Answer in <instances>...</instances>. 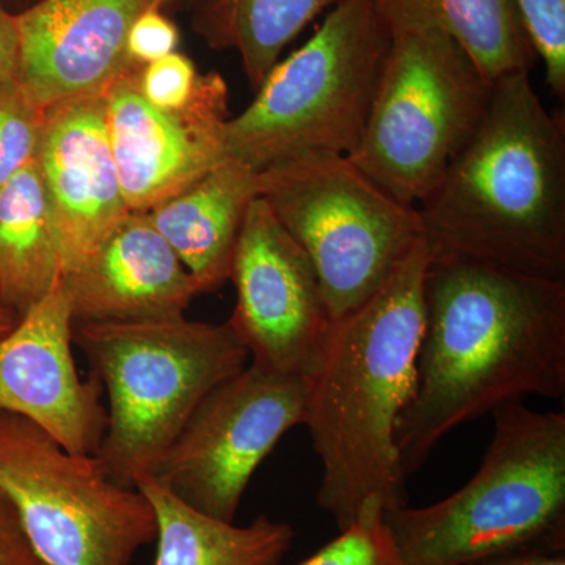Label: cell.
<instances>
[{
  "instance_id": "6da1fadb",
  "label": "cell",
  "mask_w": 565,
  "mask_h": 565,
  "mask_svg": "<svg viewBox=\"0 0 565 565\" xmlns=\"http://www.w3.org/2000/svg\"><path fill=\"white\" fill-rule=\"evenodd\" d=\"M565 394V280L430 256L415 386L396 424L405 478L494 408Z\"/></svg>"
},
{
  "instance_id": "7a4b0ae2",
  "label": "cell",
  "mask_w": 565,
  "mask_h": 565,
  "mask_svg": "<svg viewBox=\"0 0 565 565\" xmlns=\"http://www.w3.org/2000/svg\"><path fill=\"white\" fill-rule=\"evenodd\" d=\"M429 263L423 237L374 296L333 321L308 381L303 424L321 460L318 505L340 531L371 498L385 511L407 504L394 437L414 393Z\"/></svg>"
},
{
  "instance_id": "3957f363",
  "label": "cell",
  "mask_w": 565,
  "mask_h": 565,
  "mask_svg": "<svg viewBox=\"0 0 565 565\" xmlns=\"http://www.w3.org/2000/svg\"><path fill=\"white\" fill-rule=\"evenodd\" d=\"M416 210L433 258L565 280V121L527 71L494 82L478 129Z\"/></svg>"
},
{
  "instance_id": "277c9868",
  "label": "cell",
  "mask_w": 565,
  "mask_h": 565,
  "mask_svg": "<svg viewBox=\"0 0 565 565\" xmlns=\"http://www.w3.org/2000/svg\"><path fill=\"white\" fill-rule=\"evenodd\" d=\"M473 478L445 500L384 512L401 565H471L565 546V414L522 401L494 408Z\"/></svg>"
},
{
  "instance_id": "5b68a950",
  "label": "cell",
  "mask_w": 565,
  "mask_h": 565,
  "mask_svg": "<svg viewBox=\"0 0 565 565\" xmlns=\"http://www.w3.org/2000/svg\"><path fill=\"white\" fill-rule=\"evenodd\" d=\"M73 343L109 397L96 457L118 484L151 476L204 397L247 366L230 321L74 323Z\"/></svg>"
},
{
  "instance_id": "8992f818",
  "label": "cell",
  "mask_w": 565,
  "mask_h": 565,
  "mask_svg": "<svg viewBox=\"0 0 565 565\" xmlns=\"http://www.w3.org/2000/svg\"><path fill=\"white\" fill-rule=\"evenodd\" d=\"M392 31L374 0H341L230 118L226 158L259 173L305 156H351L362 140Z\"/></svg>"
},
{
  "instance_id": "52a82bcc",
  "label": "cell",
  "mask_w": 565,
  "mask_h": 565,
  "mask_svg": "<svg viewBox=\"0 0 565 565\" xmlns=\"http://www.w3.org/2000/svg\"><path fill=\"white\" fill-rule=\"evenodd\" d=\"M388 28L373 107L348 158L397 202L416 207L478 129L493 84L445 32Z\"/></svg>"
},
{
  "instance_id": "ba28073f",
  "label": "cell",
  "mask_w": 565,
  "mask_h": 565,
  "mask_svg": "<svg viewBox=\"0 0 565 565\" xmlns=\"http://www.w3.org/2000/svg\"><path fill=\"white\" fill-rule=\"evenodd\" d=\"M256 180L258 196L313 264L332 321L374 296L423 239L418 210L393 199L348 156H305Z\"/></svg>"
},
{
  "instance_id": "9c48e42d",
  "label": "cell",
  "mask_w": 565,
  "mask_h": 565,
  "mask_svg": "<svg viewBox=\"0 0 565 565\" xmlns=\"http://www.w3.org/2000/svg\"><path fill=\"white\" fill-rule=\"evenodd\" d=\"M0 490L46 565H131L158 537V516L139 487L118 484L96 455H73L7 412H0Z\"/></svg>"
},
{
  "instance_id": "30bf717a",
  "label": "cell",
  "mask_w": 565,
  "mask_h": 565,
  "mask_svg": "<svg viewBox=\"0 0 565 565\" xmlns=\"http://www.w3.org/2000/svg\"><path fill=\"white\" fill-rule=\"evenodd\" d=\"M307 397L305 379L247 364L204 397L151 478L195 511L234 523L259 465L303 424Z\"/></svg>"
},
{
  "instance_id": "8fae6325",
  "label": "cell",
  "mask_w": 565,
  "mask_h": 565,
  "mask_svg": "<svg viewBox=\"0 0 565 565\" xmlns=\"http://www.w3.org/2000/svg\"><path fill=\"white\" fill-rule=\"evenodd\" d=\"M230 280L237 300L228 321L252 363L310 381L321 364L332 316L313 264L262 196L245 214Z\"/></svg>"
},
{
  "instance_id": "7c38bea8",
  "label": "cell",
  "mask_w": 565,
  "mask_h": 565,
  "mask_svg": "<svg viewBox=\"0 0 565 565\" xmlns=\"http://www.w3.org/2000/svg\"><path fill=\"white\" fill-rule=\"evenodd\" d=\"M140 70L125 71L104 92L107 132L129 211L152 210L228 159V85L222 74H202L192 102L166 110L141 95Z\"/></svg>"
},
{
  "instance_id": "4fadbf2b",
  "label": "cell",
  "mask_w": 565,
  "mask_h": 565,
  "mask_svg": "<svg viewBox=\"0 0 565 565\" xmlns=\"http://www.w3.org/2000/svg\"><path fill=\"white\" fill-rule=\"evenodd\" d=\"M62 277L0 340V412L41 427L73 455L95 456L107 429L103 384L82 379Z\"/></svg>"
},
{
  "instance_id": "5bb4252c",
  "label": "cell",
  "mask_w": 565,
  "mask_h": 565,
  "mask_svg": "<svg viewBox=\"0 0 565 565\" xmlns=\"http://www.w3.org/2000/svg\"><path fill=\"white\" fill-rule=\"evenodd\" d=\"M36 163L65 277L131 212L111 152L104 93L44 110Z\"/></svg>"
},
{
  "instance_id": "9a60e30c",
  "label": "cell",
  "mask_w": 565,
  "mask_h": 565,
  "mask_svg": "<svg viewBox=\"0 0 565 565\" xmlns=\"http://www.w3.org/2000/svg\"><path fill=\"white\" fill-rule=\"evenodd\" d=\"M167 0H39L18 13V84L41 110L98 95L125 71L139 68L126 52L139 14Z\"/></svg>"
},
{
  "instance_id": "2e32d148",
  "label": "cell",
  "mask_w": 565,
  "mask_h": 565,
  "mask_svg": "<svg viewBox=\"0 0 565 565\" xmlns=\"http://www.w3.org/2000/svg\"><path fill=\"white\" fill-rule=\"evenodd\" d=\"M62 280L73 323L180 318L202 294L148 211L129 212Z\"/></svg>"
},
{
  "instance_id": "e0dca14e",
  "label": "cell",
  "mask_w": 565,
  "mask_h": 565,
  "mask_svg": "<svg viewBox=\"0 0 565 565\" xmlns=\"http://www.w3.org/2000/svg\"><path fill=\"white\" fill-rule=\"evenodd\" d=\"M256 196V173L228 158L148 211L202 294L218 291L230 280L237 237Z\"/></svg>"
},
{
  "instance_id": "ac0fdd59",
  "label": "cell",
  "mask_w": 565,
  "mask_h": 565,
  "mask_svg": "<svg viewBox=\"0 0 565 565\" xmlns=\"http://www.w3.org/2000/svg\"><path fill=\"white\" fill-rule=\"evenodd\" d=\"M136 487L158 516L152 565H278L296 537L291 525L267 515L247 526L212 519L182 503L151 476Z\"/></svg>"
},
{
  "instance_id": "d6986e66",
  "label": "cell",
  "mask_w": 565,
  "mask_h": 565,
  "mask_svg": "<svg viewBox=\"0 0 565 565\" xmlns=\"http://www.w3.org/2000/svg\"><path fill=\"white\" fill-rule=\"evenodd\" d=\"M62 277L39 163L0 188V305L21 318Z\"/></svg>"
},
{
  "instance_id": "ffe728a7",
  "label": "cell",
  "mask_w": 565,
  "mask_h": 565,
  "mask_svg": "<svg viewBox=\"0 0 565 565\" xmlns=\"http://www.w3.org/2000/svg\"><path fill=\"white\" fill-rule=\"evenodd\" d=\"M386 24H419L451 36L490 84L535 63L512 0H374Z\"/></svg>"
},
{
  "instance_id": "44dd1931",
  "label": "cell",
  "mask_w": 565,
  "mask_h": 565,
  "mask_svg": "<svg viewBox=\"0 0 565 565\" xmlns=\"http://www.w3.org/2000/svg\"><path fill=\"white\" fill-rule=\"evenodd\" d=\"M341 0H199L193 28L214 50L239 54L253 90L280 62L282 50L316 17Z\"/></svg>"
},
{
  "instance_id": "7402d4cb",
  "label": "cell",
  "mask_w": 565,
  "mask_h": 565,
  "mask_svg": "<svg viewBox=\"0 0 565 565\" xmlns=\"http://www.w3.org/2000/svg\"><path fill=\"white\" fill-rule=\"evenodd\" d=\"M384 512L381 501L371 498L351 526L297 565H401Z\"/></svg>"
},
{
  "instance_id": "603a6c76",
  "label": "cell",
  "mask_w": 565,
  "mask_h": 565,
  "mask_svg": "<svg viewBox=\"0 0 565 565\" xmlns=\"http://www.w3.org/2000/svg\"><path fill=\"white\" fill-rule=\"evenodd\" d=\"M44 110L21 90L18 82L0 88V188L36 159Z\"/></svg>"
},
{
  "instance_id": "cb8c5ba5",
  "label": "cell",
  "mask_w": 565,
  "mask_h": 565,
  "mask_svg": "<svg viewBox=\"0 0 565 565\" xmlns=\"http://www.w3.org/2000/svg\"><path fill=\"white\" fill-rule=\"evenodd\" d=\"M545 81L557 98L565 96V0H512Z\"/></svg>"
},
{
  "instance_id": "d4e9b609",
  "label": "cell",
  "mask_w": 565,
  "mask_h": 565,
  "mask_svg": "<svg viewBox=\"0 0 565 565\" xmlns=\"http://www.w3.org/2000/svg\"><path fill=\"white\" fill-rule=\"evenodd\" d=\"M200 81L202 73L195 63L178 51L143 66L139 73L141 95L152 106L166 110L188 106L199 90Z\"/></svg>"
},
{
  "instance_id": "484cf974",
  "label": "cell",
  "mask_w": 565,
  "mask_h": 565,
  "mask_svg": "<svg viewBox=\"0 0 565 565\" xmlns=\"http://www.w3.org/2000/svg\"><path fill=\"white\" fill-rule=\"evenodd\" d=\"M180 41L177 24L163 14L161 6H152L132 22L126 41V52L134 66L143 68L177 52Z\"/></svg>"
},
{
  "instance_id": "4316f807",
  "label": "cell",
  "mask_w": 565,
  "mask_h": 565,
  "mask_svg": "<svg viewBox=\"0 0 565 565\" xmlns=\"http://www.w3.org/2000/svg\"><path fill=\"white\" fill-rule=\"evenodd\" d=\"M0 565H46L25 534L17 508L0 490Z\"/></svg>"
},
{
  "instance_id": "83f0119b",
  "label": "cell",
  "mask_w": 565,
  "mask_h": 565,
  "mask_svg": "<svg viewBox=\"0 0 565 565\" xmlns=\"http://www.w3.org/2000/svg\"><path fill=\"white\" fill-rule=\"evenodd\" d=\"M20 31L17 13L0 2V88L18 82Z\"/></svg>"
},
{
  "instance_id": "f1b7e54d",
  "label": "cell",
  "mask_w": 565,
  "mask_h": 565,
  "mask_svg": "<svg viewBox=\"0 0 565 565\" xmlns=\"http://www.w3.org/2000/svg\"><path fill=\"white\" fill-rule=\"evenodd\" d=\"M471 565H565V546H535Z\"/></svg>"
},
{
  "instance_id": "f546056e",
  "label": "cell",
  "mask_w": 565,
  "mask_h": 565,
  "mask_svg": "<svg viewBox=\"0 0 565 565\" xmlns=\"http://www.w3.org/2000/svg\"><path fill=\"white\" fill-rule=\"evenodd\" d=\"M18 319L20 318L13 311L0 305V340L11 332V329L17 326Z\"/></svg>"
},
{
  "instance_id": "4dcf8cb0",
  "label": "cell",
  "mask_w": 565,
  "mask_h": 565,
  "mask_svg": "<svg viewBox=\"0 0 565 565\" xmlns=\"http://www.w3.org/2000/svg\"><path fill=\"white\" fill-rule=\"evenodd\" d=\"M0 2H2L7 9L18 14L21 13V11L29 9L33 3L39 2V0H0Z\"/></svg>"
},
{
  "instance_id": "1f68e13d",
  "label": "cell",
  "mask_w": 565,
  "mask_h": 565,
  "mask_svg": "<svg viewBox=\"0 0 565 565\" xmlns=\"http://www.w3.org/2000/svg\"><path fill=\"white\" fill-rule=\"evenodd\" d=\"M173 2H180V0H167V6H169V3H173ZM182 2H192V0H182ZM195 2H199V0H195Z\"/></svg>"
}]
</instances>
